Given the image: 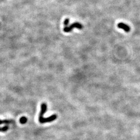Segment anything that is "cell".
<instances>
[{
  "instance_id": "obj_1",
  "label": "cell",
  "mask_w": 140,
  "mask_h": 140,
  "mask_svg": "<svg viewBox=\"0 0 140 140\" xmlns=\"http://www.w3.org/2000/svg\"><path fill=\"white\" fill-rule=\"evenodd\" d=\"M57 118V115L56 114H53L52 116H50V117L47 118H44L43 117L41 119H39V122L41 123H44L46 122H50L53 121L55 120Z\"/></svg>"
},
{
  "instance_id": "obj_2",
  "label": "cell",
  "mask_w": 140,
  "mask_h": 140,
  "mask_svg": "<svg viewBox=\"0 0 140 140\" xmlns=\"http://www.w3.org/2000/svg\"><path fill=\"white\" fill-rule=\"evenodd\" d=\"M117 26H118V28H120V29H123V30L126 31V32H128L130 30V28L129 27V26L127 25H126V24L122 23V22L118 23Z\"/></svg>"
},
{
  "instance_id": "obj_3",
  "label": "cell",
  "mask_w": 140,
  "mask_h": 140,
  "mask_svg": "<svg viewBox=\"0 0 140 140\" xmlns=\"http://www.w3.org/2000/svg\"><path fill=\"white\" fill-rule=\"evenodd\" d=\"M71 26L73 28H77L79 30H82L83 28V26L79 22H74L73 23Z\"/></svg>"
},
{
  "instance_id": "obj_4",
  "label": "cell",
  "mask_w": 140,
  "mask_h": 140,
  "mask_svg": "<svg viewBox=\"0 0 140 140\" xmlns=\"http://www.w3.org/2000/svg\"><path fill=\"white\" fill-rule=\"evenodd\" d=\"M73 29V28L71 26H65V27L63 28V31L64 32H66V33H68V32H70L72 31Z\"/></svg>"
},
{
  "instance_id": "obj_5",
  "label": "cell",
  "mask_w": 140,
  "mask_h": 140,
  "mask_svg": "<svg viewBox=\"0 0 140 140\" xmlns=\"http://www.w3.org/2000/svg\"><path fill=\"white\" fill-rule=\"evenodd\" d=\"M27 122V118L26 117H22L20 119V122L21 124H25Z\"/></svg>"
},
{
  "instance_id": "obj_6",
  "label": "cell",
  "mask_w": 140,
  "mask_h": 140,
  "mask_svg": "<svg viewBox=\"0 0 140 140\" xmlns=\"http://www.w3.org/2000/svg\"><path fill=\"white\" fill-rule=\"evenodd\" d=\"M9 126H5L3 127H0V132H5L7 131L8 130H9Z\"/></svg>"
},
{
  "instance_id": "obj_7",
  "label": "cell",
  "mask_w": 140,
  "mask_h": 140,
  "mask_svg": "<svg viewBox=\"0 0 140 140\" xmlns=\"http://www.w3.org/2000/svg\"><path fill=\"white\" fill-rule=\"evenodd\" d=\"M10 121L7 120H0V125L2 124H7V123H10Z\"/></svg>"
},
{
  "instance_id": "obj_8",
  "label": "cell",
  "mask_w": 140,
  "mask_h": 140,
  "mask_svg": "<svg viewBox=\"0 0 140 140\" xmlns=\"http://www.w3.org/2000/svg\"><path fill=\"white\" fill-rule=\"evenodd\" d=\"M70 22V19L69 18H66L64 21V26H68Z\"/></svg>"
}]
</instances>
